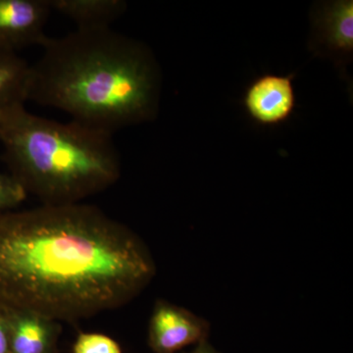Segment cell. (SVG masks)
Listing matches in <instances>:
<instances>
[{"mask_svg": "<svg viewBox=\"0 0 353 353\" xmlns=\"http://www.w3.org/2000/svg\"><path fill=\"white\" fill-rule=\"evenodd\" d=\"M190 353H219L212 345L209 343L208 340L197 343L196 348Z\"/></svg>", "mask_w": 353, "mask_h": 353, "instance_id": "cell-14", "label": "cell"}, {"mask_svg": "<svg viewBox=\"0 0 353 353\" xmlns=\"http://www.w3.org/2000/svg\"><path fill=\"white\" fill-rule=\"evenodd\" d=\"M27 196L24 188L10 174L0 173V213L14 210Z\"/></svg>", "mask_w": 353, "mask_h": 353, "instance_id": "cell-12", "label": "cell"}, {"mask_svg": "<svg viewBox=\"0 0 353 353\" xmlns=\"http://www.w3.org/2000/svg\"><path fill=\"white\" fill-rule=\"evenodd\" d=\"M1 308L10 353H54L59 336L58 322L31 311Z\"/></svg>", "mask_w": 353, "mask_h": 353, "instance_id": "cell-8", "label": "cell"}, {"mask_svg": "<svg viewBox=\"0 0 353 353\" xmlns=\"http://www.w3.org/2000/svg\"><path fill=\"white\" fill-rule=\"evenodd\" d=\"M50 4L52 12L61 14L83 30L112 28L128 7L123 0H50Z\"/></svg>", "mask_w": 353, "mask_h": 353, "instance_id": "cell-10", "label": "cell"}, {"mask_svg": "<svg viewBox=\"0 0 353 353\" xmlns=\"http://www.w3.org/2000/svg\"><path fill=\"white\" fill-rule=\"evenodd\" d=\"M41 48L30 66L28 101L111 134L157 116L161 81L145 44L104 28L76 29Z\"/></svg>", "mask_w": 353, "mask_h": 353, "instance_id": "cell-2", "label": "cell"}, {"mask_svg": "<svg viewBox=\"0 0 353 353\" xmlns=\"http://www.w3.org/2000/svg\"><path fill=\"white\" fill-rule=\"evenodd\" d=\"M311 50L345 67L353 54V1L336 0L317 6L312 13Z\"/></svg>", "mask_w": 353, "mask_h": 353, "instance_id": "cell-4", "label": "cell"}, {"mask_svg": "<svg viewBox=\"0 0 353 353\" xmlns=\"http://www.w3.org/2000/svg\"><path fill=\"white\" fill-rule=\"evenodd\" d=\"M294 74H265L246 88L243 103L248 115L261 126H277L290 119L296 106Z\"/></svg>", "mask_w": 353, "mask_h": 353, "instance_id": "cell-7", "label": "cell"}, {"mask_svg": "<svg viewBox=\"0 0 353 353\" xmlns=\"http://www.w3.org/2000/svg\"><path fill=\"white\" fill-rule=\"evenodd\" d=\"M51 13L50 0H0V48L18 53L43 46Z\"/></svg>", "mask_w": 353, "mask_h": 353, "instance_id": "cell-6", "label": "cell"}, {"mask_svg": "<svg viewBox=\"0 0 353 353\" xmlns=\"http://www.w3.org/2000/svg\"><path fill=\"white\" fill-rule=\"evenodd\" d=\"M0 353H10L6 316L0 307Z\"/></svg>", "mask_w": 353, "mask_h": 353, "instance_id": "cell-13", "label": "cell"}, {"mask_svg": "<svg viewBox=\"0 0 353 353\" xmlns=\"http://www.w3.org/2000/svg\"><path fill=\"white\" fill-rule=\"evenodd\" d=\"M157 266L126 225L85 203L0 213V306L77 321L131 303Z\"/></svg>", "mask_w": 353, "mask_h": 353, "instance_id": "cell-1", "label": "cell"}, {"mask_svg": "<svg viewBox=\"0 0 353 353\" xmlns=\"http://www.w3.org/2000/svg\"><path fill=\"white\" fill-rule=\"evenodd\" d=\"M4 162L28 194L46 205L82 203L121 176L113 134L20 109L0 132Z\"/></svg>", "mask_w": 353, "mask_h": 353, "instance_id": "cell-3", "label": "cell"}, {"mask_svg": "<svg viewBox=\"0 0 353 353\" xmlns=\"http://www.w3.org/2000/svg\"><path fill=\"white\" fill-rule=\"evenodd\" d=\"M204 318L168 301H158L150 317L148 341L155 353H176L208 340Z\"/></svg>", "mask_w": 353, "mask_h": 353, "instance_id": "cell-5", "label": "cell"}, {"mask_svg": "<svg viewBox=\"0 0 353 353\" xmlns=\"http://www.w3.org/2000/svg\"><path fill=\"white\" fill-rule=\"evenodd\" d=\"M30 66L18 53L0 48V132L14 114L26 108Z\"/></svg>", "mask_w": 353, "mask_h": 353, "instance_id": "cell-9", "label": "cell"}, {"mask_svg": "<svg viewBox=\"0 0 353 353\" xmlns=\"http://www.w3.org/2000/svg\"><path fill=\"white\" fill-rule=\"evenodd\" d=\"M73 353H123L119 343L106 334L82 333L74 343Z\"/></svg>", "mask_w": 353, "mask_h": 353, "instance_id": "cell-11", "label": "cell"}]
</instances>
